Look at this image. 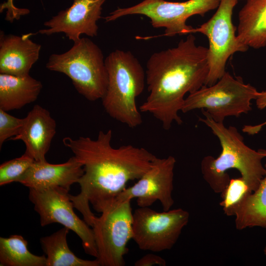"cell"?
Returning a JSON list of instances; mask_svg holds the SVG:
<instances>
[{
    "mask_svg": "<svg viewBox=\"0 0 266 266\" xmlns=\"http://www.w3.org/2000/svg\"><path fill=\"white\" fill-rule=\"evenodd\" d=\"M221 0H188L171 2L165 0H143L138 4L126 8H118L104 18L106 22L121 17L141 14L150 19L153 27L165 28V36L189 34L193 28L186 24L187 20L195 15L203 16L217 8Z\"/></svg>",
    "mask_w": 266,
    "mask_h": 266,
    "instance_id": "cell-7",
    "label": "cell"
},
{
    "mask_svg": "<svg viewBox=\"0 0 266 266\" xmlns=\"http://www.w3.org/2000/svg\"><path fill=\"white\" fill-rule=\"evenodd\" d=\"M259 92L240 77H234L228 72L214 84L203 85L185 99L181 111L204 109L216 122L223 123L226 117H238L252 110L251 101Z\"/></svg>",
    "mask_w": 266,
    "mask_h": 266,
    "instance_id": "cell-6",
    "label": "cell"
},
{
    "mask_svg": "<svg viewBox=\"0 0 266 266\" xmlns=\"http://www.w3.org/2000/svg\"><path fill=\"white\" fill-rule=\"evenodd\" d=\"M106 0H73L68 8L60 11L56 16L44 23L47 29L38 33L50 35L63 33L69 40L75 42L80 35L90 37L98 35V21L101 18L102 6Z\"/></svg>",
    "mask_w": 266,
    "mask_h": 266,
    "instance_id": "cell-13",
    "label": "cell"
},
{
    "mask_svg": "<svg viewBox=\"0 0 266 266\" xmlns=\"http://www.w3.org/2000/svg\"><path fill=\"white\" fill-rule=\"evenodd\" d=\"M133 239L139 249L159 252L171 249L189 220L182 208L162 212L139 207L133 214Z\"/></svg>",
    "mask_w": 266,
    "mask_h": 266,
    "instance_id": "cell-10",
    "label": "cell"
},
{
    "mask_svg": "<svg viewBox=\"0 0 266 266\" xmlns=\"http://www.w3.org/2000/svg\"><path fill=\"white\" fill-rule=\"evenodd\" d=\"M68 192L59 187L40 190L29 189V198L39 215L41 226L55 223L63 225L79 237L85 252L97 259L98 253L92 228L74 212Z\"/></svg>",
    "mask_w": 266,
    "mask_h": 266,
    "instance_id": "cell-11",
    "label": "cell"
},
{
    "mask_svg": "<svg viewBox=\"0 0 266 266\" xmlns=\"http://www.w3.org/2000/svg\"><path fill=\"white\" fill-rule=\"evenodd\" d=\"M69 229L64 227L40 241L46 255V266H99V261L77 257L69 248L66 237Z\"/></svg>",
    "mask_w": 266,
    "mask_h": 266,
    "instance_id": "cell-19",
    "label": "cell"
},
{
    "mask_svg": "<svg viewBox=\"0 0 266 266\" xmlns=\"http://www.w3.org/2000/svg\"><path fill=\"white\" fill-rule=\"evenodd\" d=\"M108 84L102 100L103 108L112 118L131 128L142 122L136 98L142 93L146 81L144 70L129 51L116 49L105 59Z\"/></svg>",
    "mask_w": 266,
    "mask_h": 266,
    "instance_id": "cell-4",
    "label": "cell"
},
{
    "mask_svg": "<svg viewBox=\"0 0 266 266\" xmlns=\"http://www.w3.org/2000/svg\"><path fill=\"white\" fill-rule=\"evenodd\" d=\"M0 32V73L15 76L29 74L38 60L41 45L29 38Z\"/></svg>",
    "mask_w": 266,
    "mask_h": 266,
    "instance_id": "cell-16",
    "label": "cell"
},
{
    "mask_svg": "<svg viewBox=\"0 0 266 266\" xmlns=\"http://www.w3.org/2000/svg\"><path fill=\"white\" fill-rule=\"evenodd\" d=\"M112 131H100L98 137H65V146L69 148L82 165L84 173L78 183L80 192L69 194L73 206L92 227L96 216L90 209L101 213L110 206L131 180L140 179L157 158L143 147L125 145L114 148Z\"/></svg>",
    "mask_w": 266,
    "mask_h": 266,
    "instance_id": "cell-1",
    "label": "cell"
},
{
    "mask_svg": "<svg viewBox=\"0 0 266 266\" xmlns=\"http://www.w3.org/2000/svg\"><path fill=\"white\" fill-rule=\"evenodd\" d=\"M56 131V121L49 111L36 104L24 118L19 134L10 139L22 140L26 146L24 154L35 161L45 162Z\"/></svg>",
    "mask_w": 266,
    "mask_h": 266,
    "instance_id": "cell-14",
    "label": "cell"
},
{
    "mask_svg": "<svg viewBox=\"0 0 266 266\" xmlns=\"http://www.w3.org/2000/svg\"><path fill=\"white\" fill-rule=\"evenodd\" d=\"M237 38L254 49L266 46V0H247L238 14Z\"/></svg>",
    "mask_w": 266,
    "mask_h": 266,
    "instance_id": "cell-18",
    "label": "cell"
},
{
    "mask_svg": "<svg viewBox=\"0 0 266 266\" xmlns=\"http://www.w3.org/2000/svg\"><path fill=\"white\" fill-rule=\"evenodd\" d=\"M205 118H199L219 139L222 151L214 158L204 157L201 162V171L204 179L216 193L225 190L231 179L227 171L238 170L252 192L259 187L266 174L262 160L265 157L259 149L256 151L247 146L243 136L233 126L228 128L223 123L215 121L204 109H201Z\"/></svg>",
    "mask_w": 266,
    "mask_h": 266,
    "instance_id": "cell-3",
    "label": "cell"
},
{
    "mask_svg": "<svg viewBox=\"0 0 266 266\" xmlns=\"http://www.w3.org/2000/svg\"><path fill=\"white\" fill-rule=\"evenodd\" d=\"M264 253L265 255L266 256V246H265L264 249Z\"/></svg>",
    "mask_w": 266,
    "mask_h": 266,
    "instance_id": "cell-28",
    "label": "cell"
},
{
    "mask_svg": "<svg viewBox=\"0 0 266 266\" xmlns=\"http://www.w3.org/2000/svg\"><path fill=\"white\" fill-rule=\"evenodd\" d=\"M255 100L256 105L259 109L265 108L266 107V90L259 92ZM265 125H266V121L257 125H245L242 128V131L249 134L253 135L259 133Z\"/></svg>",
    "mask_w": 266,
    "mask_h": 266,
    "instance_id": "cell-25",
    "label": "cell"
},
{
    "mask_svg": "<svg viewBox=\"0 0 266 266\" xmlns=\"http://www.w3.org/2000/svg\"><path fill=\"white\" fill-rule=\"evenodd\" d=\"M133 213L131 200L113 203L96 217L91 227L102 266H123L127 244L133 239Z\"/></svg>",
    "mask_w": 266,
    "mask_h": 266,
    "instance_id": "cell-9",
    "label": "cell"
},
{
    "mask_svg": "<svg viewBox=\"0 0 266 266\" xmlns=\"http://www.w3.org/2000/svg\"><path fill=\"white\" fill-rule=\"evenodd\" d=\"M252 192L241 176L231 179L226 188L221 193L223 200L220 205L223 207L224 213L227 216L235 215L237 209Z\"/></svg>",
    "mask_w": 266,
    "mask_h": 266,
    "instance_id": "cell-22",
    "label": "cell"
},
{
    "mask_svg": "<svg viewBox=\"0 0 266 266\" xmlns=\"http://www.w3.org/2000/svg\"><path fill=\"white\" fill-rule=\"evenodd\" d=\"M24 122V118H18L0 109V148L7 139L18 135Z\"/></svg>",
    "mask_w": 266,
    "mask_h": 266,
    "instance_id": "cell-24",
    "label": "cell"
},
{
    "mask_svg": "<svg viewBox=\"0 0 266 266\" xmlns=\"http://www.w3.org/2000/svg\"><path fill=\"white\" fill-rule=\"evenodd\" d=\"M135 266H151L158 265L165 266L166 261L161 257L154 254H147L140 259L137 260L135 263Z\"/></svg>",
    "mask_w": 266,
    "mask_h": 266,
    "instance_id": "cell-26",
    "label": "cell"
},
{
    "mask_svg": "<svg viewBox=\"0 0 266 266\" xmlns=\"http://www.w3.org/2000/svg\"><path fill=\"white\" fill-rule=\"evenodd\" d=\"M61 54H52L46 67L63 73L71 80L78 93L94 101L102 99L108 84V73L102 52L88 38H80Z\"/></svg>",
    "mask_w": 266,
    "mask_h": 266,
    "instance_id": "cell-5",
    "label": "cell"
},
{
    "mask_svg": "<svg viewBox=\"0 0 266 266\" xmlns=\"http://www.w3.org/2000/svg\"><path fill=\"white\" fill-rule=\"evenodd\" d=\"M208 48L197 45L189 34L178 45L153 53L146 64V82L149 95L139 107L150 113L168 130L172 123L183 121L178 113L187 93L205 84L209 72Z\"/></svg>",
    "mask_w": 266,
    "mask_h": 266,
    "instance_id": "cell-2",
    "label": "cell"
},
{
    "mask_svg": "<svg viewBox=\"0 0 266 266\" xmlns=\"http://www.w3.org/2000/svg\"><path fill=\"white\" fill-rule=\"evenodd\" d=\"M175 163V158L171 156L165 158L157 157L138 181L124 189L114 201L136 198L139 207H149L159 200L164 211L169 210L174 203L172 192Z\"/></svg>",
    "mask_w": 266,
    "mask_h": 266,
    "instance_id": "cell-12",
    "label": "cell"
},
{
    "mask_svg": "<svg viewBox=\"0 0 266 266\" xmlns=\"http://www.w3.org/2000/svg\"><path fill=\"white\" fill-rule=\"evenodd\" d=\"M264 156L266 157V150L262 149H259Z\"/></svg>",
    "mask_w": 266,
    "mask_h": 266,
    "instance_id": "cell-27",
    "label": "cell"
},
{
    "mask_svg": "<svg viewBox=\"0 0 266 266\" xmlns=\"http://www.w3.org/2000/svg\"><path fill=\"white\" fill-rule=\"evenodd\" d=\"M83 173L82 165L74 156L60 164L34 161L18 182L37 190L59 187L69 191Z\"/></svg>",
    "mask_w": 266,
    "mask_h": 266,
    "instance_id": "cell-15",
    "label": "cell"
},
{
    "mask_svg": "<svg viewBox=\"0 0 266 266\" xmlns=\"http://www.w3.org/2000/svg\"><path fill=\"white\" fill-rule=\"evenodd\" d=\"M28 242L19 235L0 237V266H46V257L32 254Z\"/></svg>",
    "mask_w": 266,
    "mask_h": 266,
    "instance_id": "cell-21",
    "label": "cell"
},
{
    "mask_svg": "<svg viewBox=\"0 0 266 266\" xmlns=\"http://www.w3.org/2000/svg\"><path fill=\"white\" fill-rule=\"evenodd\" d=\"M238 0H221L215 14L200 27L193 28L189 34L200 33L208 40L207 60L209 72L206 86L216 83L226 72L229 58L238 52H244L249 47L237 38L236 28L232 21L233 12Z\"/></svg>",
    "mask_w": 266,
    "mask_h": 266,
    "instance_id": "cell-8",
    "label": "cell"
},
{
    "mask_svg": "<svg viewBox=\"0 0 266 266\" xmlns=\"http://www.w3.org/2000/svg\"><path fill=\"white\" fill-rule=\"evenodd\" d=\"M35 161L24 154L22 156L5 162L0 166V186L18 182Z\"/></svg>",
    "mask_w": 266,
    "mask_h": 266,
    "instance_id": "cell-23",
    "label": "cell"
},
{
    "mask_svg": "<svg viewBox=\"0 0 266 266\" xmlns=\"http://www.w3.org/2000/svg\"><path fill=\"white\" fill-rule=\"evenodd\" d=\"M265 167L266 170V164ZM234 216L237 230L254 227L266 229V171L258 188L248 196Z\"/></svg>",
    "mask_w": 266,
    "mask_h": 266,
    "instance_id": "cell-20",
    "label": "cell"
},
{
    "mask_svg": "<svg viewBox=\"0 0 266 266\" xmlns=\"http://www.w3.org/2000/svg\"><path fill=\"white\" fill-rule=\"evenodd\" d=\"M42 88L41 82L30 74L0 73V109L5 111L19 109L35 101Z\"/></svg>",
    "mask_w": 266,
    "mask_h": 266,
    "instance_id": "cell-17",
    "label": "cell"
}]
</instances>
